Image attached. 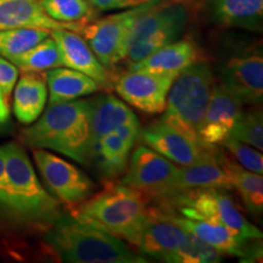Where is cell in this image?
<instances>
[{
  "instance_id": "obj_11",
  "label": "cell",
  "mask_w": 263,
  "mask_h": 263,
  "mask_svg": "<svg viewBox=\"0 0 263 263\" xmlns=\"http://www.w3.org/2000/svg\"><path fill=\"white\" fill-rule=\"evenodd\" d=\"M177 76L128 70L114 82L117 94L137 110L147 115L163 112L167 95Z\"/></svg>"
},
{
  "instance_id": "obj_17",
  "label": "cell",
  "mask_w": 263,
  "mask_h": 263,
  "mask_svg": "<svg viewBox=\"0 0 263 263\" xmlns=\"http://www.w3.org/2000/svg\"><path fill=\"white\" fill-rule=\"evenodd\" d=\"M50 35L60 50L62 65L89 76L101 89H110L112 85L110 71L99 61L80 33L70 29H55L50 32Z\"/></svg>"
},
{
  "instance_id": "obj_7",
  "label": "cell",
  "mask_w": 263,
  "mask_h": 263,
  "mask_svg": "<svg viewBox=\"0 0 263 263\" xmlns=\"http://www.w3.org/2000/svg\"><path fill=\"white\" fill-rule=\"evenodd\" d=\"M185 217H203L226 226L246 240H261L262 233L239 211L223 189H192L167 197Z\"/></svg>"
},
{
  "instance_id": "obj_16",
  "label": "cell",
  "mask_w": 263,
  "mask_h": 263,
  "mask_svg": "<svg viewBox=\"0 0 263 263\" xmlns=\"http://www.w3.org/2000/svg\"><path fill=\"white\" fill-rule=\"evenodd\" d=\"M242 104L221 83L213 84L199 138L203 145L215 146L229 137L230 130L242 112Z\"/></svg>"
},
{
  "instance_id": "obj_15",
  "label": "cell",
  "mask_w": 263,
  "mask_h": 263,
  "mask_svg": "<svg viewBox=\"0 0 263 263\" xmlns=\"http://www.w3.org/2000/svg\"><path fill=\"white\" fill-rule=\"evenodd\" d=\"M139 120L130 121L105 134L93 145L90 162L105 178H116L126 171L132 149L140 138Z\"/></svg>"
},
{
  "instance_id": "obj_9",
  "label": "cell",
  "mask_w": 263,
  "mask_h": 263,
  "mask_svg": "<svg viewBox=\"0 0 263 263\" xmlns=\"http://www.w3.org/2000/svg\"><path fill=\"white\" fill-rule=\"evenodd\" d=\"M128 162L121 180L124 185L156 199H167L178 193L179 167L151 147L137 146Z\"/></svg>"
},
{
  "instance_id": "obj_19",
  "label": "cell",
  "mask_w": 263,
  "mask_h": 263,
  "mask_svg": "<svg viewBox=\"0 0 263 263\" xmlns=\"http://www.w3.org/2000/svg\"><path fill=\"white\" fill-rule=\"evenodd\" d=\"M83 25L64 24L48 16L38 0H0V31L11 28L70 29L80 32Z\"/></svg>"
},
{
  "instance_id": "obj_21",
  "label": "cell",
  "mask_w": 263,
  "mask_h": 263,
  "mask_svg": "<svg viewBox=\"0 0 263 263\" xmlns=\"http://www.w3.org/2000/svg\"><path fill=\"white\" fill-rule=\"evenodd\" d=\"M138 120L136 114L127 104L111 94H101L89 99V124L91 145L105 134L130 121ZM93 151V150H91Z\"/></svg>"
},
{
  "instance_id": "obj_23",
  "label": "cell",
  "mask_w": 263,
  "mask_h": 263,
  "mask_svg": "<svg viewBox=\"0 0 263 263\" xmlns=\"http://www.w3.org/2000/svg\"><path fill=\"white\" fill-rule=\"evenodd\" d=\"M47 82L42 72H25L16 84L14 115L22 124L37 121L47 103Z\"/></svg>"
},
{
  "instance_id": "obj_34",
  "label": "cell",
  "mask_w": 263,
  "mask_h": 263,
  "mask_svg": "<svg viewBox=\"0 0 263 263\" xmlns=\"http://www.w3.org/2000/svg\"><path fill=\"white\" fill-rule=\"evenodd\" d=\"M88 2L99 11H115V10L136 8L146 3L161 2V0H88Z\"/></svg>"
},
{
  "instance_id": "obj_14",
  "label": "cell",
  "mask_w": 263,
  "mask_h": 263,
  "mask_svg": "<svg viewBox=\"0 0 263 263\" xmlns=\"http://www.w3.org/2000/svg\"><path fill=\"white\" fill-rule=\"evenodd\" d=\"M190 233L174 223L166 212L151 210L149 218L133 245L146 257L163 262H176Z\"/></svg>"
},
{
  "instance_id": "obj_1",
  "label": "cell",
  "mask_w": 263,
  "mask_h": 263,
  "mask_svg": "<svg viewBox=\"0 0 263 263\" xmlns=\"http://www.w3.org/2000/svg\"><path fill=\"white\" fill-rule=\"evenodd\" d=\"M33 149L58 151L81 164L91 160L89 100L50 104L41 118L21 133Z\"/></svg>"
},
{
  "instance_id": "obj_30",
  "label": "cell",
  "mask_w": 263,
  "mask_h": 263,
  "mask_svg": "<svg viewBox=\"0 0 263 263\" xmlns=\"http://www.w3.org/2000/svg\"><path fill=\"white\" fill-rule=\"evenodd\" d=\"M259 151L263 150V120L261 111L241 112L229 134Z\"/></svg>"
},
{
  "instance_id": "obj_18",
  "label": "cell",
  "mask_w": 263,
  "mask_h": 263,
  "mask_svg": "<svg viewBox=\"0 0 263 263\" xmlns=\"http://www.w3.org/2000/svg\"><path fill=\"white\" fill-rule=\"evenodd\" d=\"M166 213L174 223H177L205 244L211 246L221 255L251 258V252L257 251V249H251L252 246H248L250 240L241 238L221 223L203 218V217H185L182 215H172L170 212Z\"/></svg>"
},
{
  "instance_id": "obj_28",
  "label": "cell",
  "mask_w": 263,
  "mask_h": 263,
  "mask_svg": "<svg viewBox=\"0 0 263 263\" xmlns=\"http://www.w3.org/2000/svg\"><path fill=\"white\" fill-rule=\"evenodd\" d=\"M48 16L64 24L85 25L93 21L95 8L88 0H38Z\"/></svg>"
},
{
  "instance_id": "obj_27",
  "label": "cell",
  "mask_w": 263,
  "mask_h": 263,
  "mask_svg": "<svg viewBox=\"0 0 263 263\" xmlns=\"http://www.w3.org/2000/svg\"><path fill=\"white\" fill-rule=\"evenodd\" d=\"M9 60L22 72H44L64 66L60 50L51 35L29 50Z\"/></svg>"
},
{
  "instance_id": "obj_5",
  "label": "cell",
  "mask_w": 263,
  "mask_h": 263,
  "mask_svg": "<svg viewBox=\"0 0 263 263\" xmlns=\"http://www.w3.org/2000/svg\"><path fill=\"white\" fill-rule=\"evenodd\" d=\"M213 84V72L207 62L200 60L189 66L173 81L161 121L202 144L199 132Z\"/></svg>"
},
{
  "instance_id": "obj_3",
  "label": "cell",
  "mask_w": 263,
  "mask_h": 263,
  "mask_svg": "<svg viewBox=\"0 0 263 263\" xmlns=\"http://www.w3.org/2000/svg\"><path fill=\"white\" fill-rule=\"evenodd\" d=\"M4 149L6 194L12 222L51 227L62 216L60 203L42 185L21 145L9 143Z\"/></svg>"
},
{
  "instance_id": "obj_35",
  "label": "cell",
  "mask_w": 263,
  "mask_h": 263,
  "mask_svg": "<svg viewBox=\"0 0 263 263\" xmlns=\"http://www.w3.org/2000/svg\"><path fill=\"white\" fill-rule=\"evenodd\" d=\"M0 218L12 222L10 213L8 194H6V174H5V149L0 146Z\"/></svg>"
},
{
  "instance_id": "obj_29",
  "label": "cell",
  "mask_w": 263,
  "mask_h": 263,
  "mask_svg": "<svg viewBox=\"0 0 263 263\" xmlns=\"http://www.w3.org/2000/svg\"><path fill=\"white\" fill-rule=\"evenodd\" d=\"M50 35L41 28H11L0 31V55L11 59L29 50Z\"/></svg>"
},
{
  "instance_id": "obj_31",
  "label": "cell",
  "mask_w": 263,
  "mask_h": 263,
  "mask_svg": "<svg viewBox=\"0 0 263 263\" xmlns=\"http://www.w3.org/2000/svg\"><path fill=\"white\" fill-rule=\"evenodd\" d=\"M221 257L222 255L218 251L190 234L174 263H215L221 261Z\"/></svg>"
},
{
  "instance_id": "obj_13",
  "label": "cell",
  "mask_w": 263,
  "mask_h": 263,
  "mask_svg": "<svg viewBox=\"0 0 263 263\" xmlns=\"http://www.w3.org/2000/svg\"><path fill=\"white\" fill-rule=\"evenodd\" d=\"M140 138L160 155L182 167L210 159L218 150L216 146H206L190 139L161 120L140 130Z\"/></svg>"
},
{
  "instance_id": "obj_36",
  "label": "cell",
  "mask_w": 263,
  "mask_h": 263,
  "mask_svg": "<svg viewBox=\"0 0 263 263\" xmlns=\"http://www.w3.org/2000/svg\"><path fill=\"white\" fill-rule=\"evenodd\" d=\"M2 128H3V123L0 122V130H2Z\"/></svg>"
},
{
  "instance_id": "obj_24",
  "label": "cell",
  "mask_w": 263,
  "mask_h": 263,
  "mask_svg": "<svg viewBox=\"0 0 263 263\" xmlns=\"http://www.w3.org/2000/svg\"><path fill=\"white\" fill-rule=\"evenodd\" d=\"M221 154L217 150L216 155L210 159L190 166H180L178 193L192 189H233L228 173L221 162Z\"/></svg>"
},
{
  "instance_id": "obj_22",
  "label": "cell",
  "mask_w": 263,
  "mask_h": 263,
  "mask_svg": "<svg viewBox=\"0 0 263 263\" xmlns=\"http://www.w3.org/2000/svg\"><path fill=\"white\" fill-rule=\"evenodd\" d=\"M210 15L223 27L261 31L263 0H210Z\"/></svg>"
},
{
  "instance_id": "obj_4",
  "label": "cell",
  "mask_w": 263,
  "mask_h": 263,
  "mask_svg": "<svg viewBox=\"0 0 263 263\" xmlns=\"http://www.w3.org/2000/svg\"><path fill=\"white\" fill-rule=\"evenodd\" d=\"M149 215L146 196L122 183H107L104 190L80 203L72 213L132 244L145 226Z\"/></svg>"
},
{
  "instance_id": "obj_6",
  "label": "cell",
  "mask_w": 263,
  "mask_h": 263,
  "mask_svg": "<svg viewBox=\"0 0 263 263\" xmlns=\"http://www.w3.org/2000/svg\"><path fill=\"white\" fill-rule=\"evenodd\" d=\"M189 18V11L180 3L154 5L136 20L127 43L123 61L129 66L143 60L164 45L182 37Z\"/></svg>"
},
{
  "instance_id": "obj_2",
  "label": "cell",
  "mask_w": 263,
  "mask_h": 263,
  "mask_svg": "<svg viewBox=\"0 0 263 263\" xmlns=\"http://www.w3.org/2000/svg\"><path fill=\"white\" fill-rule=\"evenodd\" d=\"M45 242L65 262L140 263L147 262L117 236L74 216L62 215L44 236Z\"/></svg>"
},
{
  "instance_id": "obj_25",
  "label": "cell",
  "mask_w": 263,
  "mask_h": 263,
  "mask_svg": "<svg viewBox=\"0 0 263 263\" xmlns=\"http://www.w3.org/2000/svg\"><path fill=\"white\" fill-rule=\"evenodd\" d=\"M45 78L50 104L67 103L101 90L100 85L89 76L68 67L51 68L47 72Z\"/></svg>"
},
{
  "instance_id": "obj_20",
  "label": "cell",
  "mask_w": 263,
  "mask_h": 263,
  "mask_svg": "<svg viewBox=\"0 0 263 263\" xmlns=\"http://www.w3.org/2000/svg\"><path fill=\"white\" fill-rule=\"evenodd\" d=\"M200 50L189 39L178 41L164 45L143 60L128 66V70H141L160 74L178 76L189 66L200 61Z\"/></svg>"
},
{
  "instance_id": "obj_12",
  "label": "cell",
  "mask_w": 263,
  "mask_h": 263,
  "mask_svg": "<svg viewBox=\"0 0 263 263\" xmlns=\"http://www.w3.org/2000/svg\"><path fill=\"white\" fill-rule=\"evenodd\" d=\"M219 83L242 104H261L263 98V58L261 50L249 49L230 55L218 70Z\"/></svg>"
},
{
  "instance_id": "obj_8",
  "label": "cell",
  "mask_w": 263,
  "mask_h": 263,
  "mask_svg": "<svg viewBox=\"0 0 263 263\" xmlns=\"http://www.w3.org/2000/svg\"><path fill=\"white\" fill-rule=\"evenodd\" d=\"M161 2H150L136 8L121 10V12L104 16L99 20H93L82 26L78 33L88 43L99 61L107 70H111L126 58L128 37L136 20L146 10Z\"/></svg>"
},
{
  "instance_id": "obj_32",
  "label": "cell",
  "mask_w": 263,
  "mask_h": 263,
  "mask_svg": "<svg viewBox=\"0 0 263 263\" xmlns=\"http://www.w3.org/2000/svg\"><path fill=\"white\" fill-rule=\"evenodd\" d=\"M223 146L232 154L240 166L255 173H263V156L261 151L254 149L249 144L228 137L223 141Z\"/></svg>"
},
{
  "instance_id": "obj_33",
  "label": "cell",
  "mask_w": 263,
  "mask_h": 263,
  "mask_svg": "<svg viewBox=\"0 0 263 263\" xmlns=\"http://www.w3.org/2000/svg\"><path fill=\"white\" fill-rule=\"evenodd\" d=\"M18 68L11 61L0 55V122L4 124L9 117V103L16 81Z\"/></svg>"
},
{
  "instance_id": "obj_10",
  "label": "cell",
  "mask_w": 263,
  "mask_h": 263,
  "mask_svg": "<svg viewBox=\"0 0 263 263\" xmlns=\"http://www.w3.org/2000/svg\"><path fill=\"white\" fill-rule=\"evenodd\" d=\"M39 172L50 192L67 206H78L93 195L94 184L83 171L45 149L33 150Z\"/></svg>"
},
{
  "instance_id": "obj_26",
  "label": "cell",
  "mask_w": 263,
  "mask_h": 263,
  "mask_svg": "<svg viewBox=\"0 0 263 263\" xmlns=\"http://www.w3.org/2000/svg\"><path fill=\"white\" fill-rule=\"evenodd\" d=\"M221 162L228 173L232 188L238 190L246 209L254 216L263 211V178L262 174L251 172L240 164L232 162L221 154Z\"/></svg>"
}]
</instances>
